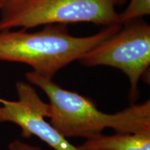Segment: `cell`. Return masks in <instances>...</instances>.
I'll return each mask as SVG.
<instances>
[{
  "label": "cell",
  "instance_id": "obj_6",
  "mask_svg": "<svg viewBox=\"0 0 150 150\" xmlns=\"http://www.w3.org/2000/svg\"><path fill=\"white\" fill-rule=\"evenodd\" d=\"M80 150H150V129L136 133L103 134L77 146Z\"/></svg>",
  "mask_w": 150,
  "mask_h": 150
},
{
  "label": "cell",
  "instance_id": "obj_1",
  "mask_svg": "<svg viewBox=\"0 0 150 150\" xmlns=\"http://www.w3.org/2000/svg\"><path fill=\"white\" fill-rule=\"evenodd\" d=\"M26 77L29 83L44 91L50 100V122L65 138L86 140L102 134L106 129L116 133H136L150 129V101L131 104L113 114L97 108L93 100L56 84L51 78L31 71Z\"/></svg>",
  "mask_w": 150,
  "mask_h": 150
},
{
  "label": "cell",
  "instance_id": "obj_7",
  "mask_svg": "<svg viewBox=\"0 0 150 150\" xmlns=\"http://www.w3.org/2000/svg\"><path fill=\"white\" fill-rule=\"evenodd\" d=\"M150 13V0H131L126 10L118 15V24L128 23L137 18Z\"/></svg>",
  "mask_w": 150,
  "mask_h": 150
},
{
  "label": "cell",
  "instance_id": "obj_11",
  "mask_svg": "<svg viewBox=\"0 0 150 150\" xmlns=\"http://www.w3.org/2000/svg\"><path fill=\"white\" fill-rule=\"evenodd\" d=\"M2 6H3V4L0 3V9H1V7H2Z\"/></svg>",
  "mask_w": 150,
  "mask_h": 150
},
{
  "label": "cell",
  "instance_id": "obj_12",
  "mask_svg": "<svg viewBox=\"0 0 150 150\" xmlns=\"http://www.w3.org/2000/svg\"></svg>",
  "mask_w": 150,
  "mask_h": 150
},
{
  "label": "cell",
  "instance_id": "obj_4",
  "mask_svg": "<svg viewBox=\"0 0 150 150\" xmlns=\"http://www.w3.org/2000/svg\"><path fill=\"white\" fill-rule=\"evenodd\" d=\"M79 61L86 66L107 65L121 70L129 79V101L134 104L139 97L138 82L150 65L149 26L136 24L119 31Z\"/></svg>",
  "mask_w": 150,
  "mask_h": 150
},
{
  "label": "cell",
  "instance_id": "obj_3",
  "mask_svg": "<svg viewBox=\"0 0 150 150\" xmlns=\"http://www.w3.org/2000/svg\"><path fill=\"white\" fill-rule=\"evenodd\" d=\"M115 5V0H7L0 9V31L54 23L118 24Z\"/></svg>",
  "mask_w": 150,
  "mask_h": 150
},
{
  "label": "cell",
  "instance_id": "obj_2",
  "mask_svg": "<svg viewBox=\"0 0 150 150\" xmlns=\"http://www.w3.org/2000/svg\"><path fill=\"white\" fill-rule=\"evenodd\" d=\"M119 31V24H113L81 38L69 35L60 26H48L35 33L4 31L0 33V61L24 63L33 72L52 79L61 69L80 60Z\"/></svg>",
  "mask_w": 150,
  "mask_h": 150
},
{
  "label": "cell",
  "instance_id": "obj_5",
  "mask_svg": "<svg viewBox=\"0 0 150 150\" xmlns=\"http://www.w3.org/2000/svg\"><path fill=\"white\" fill-rule=\"evenodd\" d=\"M18 99L0 98V122L16 124L21 129L22 136H36L54 150H80L63 136L50 122V104L44 102L31 83H16Z\"/></svg>",
  "mask_w": 150,
  "mask_h": 150
},
{
  "label": "cell",
  "instance_id": "obj_9",
  "mask_svg": "<svg viewBox=\"0 0 150 150\" xmlns=\"http://www.w3.org/2000/svg\"><path fill=\"white\" fill-rule=\"evenodd\" d=\"M125 0H115V4H123Z\"/></svg>",
  "mask_w": 150,
  "mask_h": 150
},
{
  "label": "cell",
  "instance_id": "obj_8",
  "mask_svg": "<svg viewBox=\"0 0 150 150\" xmlns=\"http://www.w3.org/2000/svg\"><path fill=\"white\" fill-rule=\"evenodd\" d=\"M8 150H42L40 147L21 141L15 140L8 145Z\"/></svg>",
  "mask_w": 150,
  "mask_h": 150
},
{
  "label": "cell",
  "instance_id": "obj_10",
  "mask_svg": "<svg viewBox=\"0 0 150 150\" xmlns=\"http://www.w3.org/2000/svg\"><path fill=\"white\" fill-rule=\"evenodd\" d=\"M7 0H0V3H1V4H4L5 2V1H6Z\"/></svg>",
  "mask_w": 150,
  "mask_h": 150
}]
</instances>
